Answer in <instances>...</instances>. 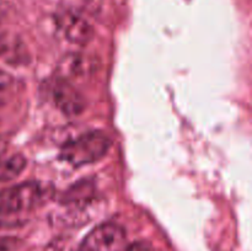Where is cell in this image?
<instances>
[{
  "label": "cell",
  "mask_w": 252,
  "mask_h": 251,
  "mask_svg": "<svg viewBox=\"0 0 252 251\" xmlns=\"http://www.w3.org/2000/svg\"><path fill=\"white\" fill-rule=\"evenodd\" d=\"M56 24L64 38L73 44L85 46L94 37L93 25L76 12H61L57 15Z\"/></svg>",
  "instance_id": "5"
},
{
  "label": "cell",
  "mask_w": 252,
  "mask_h": 251,
  "mask_svg": "<svg viewBox=\"0 0 252 251\" xmlns=\"http://www.w3.org/2000/svg\"><path fill=\"white\" fill-rule=\"evenodd\" d=\"M48 95L53 105L65 116H78L85 110L83 95L73 84L58 76L49 84Z\"/></svg>",
  "instance_id": "4"
},
{
  "label": "cell",
  "mask_w": 252,
  "mask_h": 251,
  "mask_svg": "<svg viewBox=\"0 0 252 251\" xmlns=\"http://www.w3.org/2000/svg\"><path fill=\"white\" fill-rule=\"evenodd\" d=\"M26 159L21 154L0 157V182H9L20 176L26 167Z\"/></svg>",
  "instance_id": "7"
},
{
  "label": "cell",
  "mask_w": 252,
  "mask_h": 251,
  "mask_svg": "<svg viewBox=\"0 0 252 251\" xmlns=\"http://www.w3.org/2000/svg\"><path fill=\"white\" fill-rule=\"evenodd\" d=\"M2 51V43H1V39H0V53H1Z\"/></svg>",
  "instance_id": "11"
},
{
  "label": "cell",
  "mask_w": 252,
  "mask_h": 251,
  "mask_svg": "<svg viewBox=\"0 0 252 251\" xmlns=\"http://www.w3.org/2000/svg\"><path fill=\"white\" fill-rule=\"evenodd\" d=\"M14 84V79L10 75L9 73H6L5 70L0 69V94L6 93L7 90H10Z\"/></svg>",
  "instance_id": "10"
},
{
  "label": "cell",
  "mask_w": 252,
  "mask_h": 251,
  "mask_svg": "<svg viewBox=\"0 0 252 251\" xmlns=\"http://www.w3.org/2000/svg\"><path fill=\"white\" fill-rule=\"evenodd\" d=\"M21 245V241L17 238H10V236H2L0 238V251H14L17 250Z\"/></svg>",
  "instance_id": "8"
},
{
  "label": "cell",
  "mask_w": 252,
  "mask_h": 251,
  "mask_svg": "<svg viewBox=\"0 0 252 251\" xmlns=\"http://www.w3.org/2000/svg\"><path fill=\"white\" fill-rule=\"evenodd\" d=\"M120 251H154L152 245L145 241H134L130 244H125Z\"/></svg>",
  "instance_id": "9"
},
{
  "label": "cell",
  "mask_w": 252,
  "mask_h": 251,
  "mask_svg": "<svg viewBox=\"0 0 252 251\" xmlns=\"http://www.w3.org/2000/svg\"><path fill=\"white\" fill-rule=\"evenodd\" d=\"M125 228L117 223L98 224L83 239L79 251H120L126 244Z\"/></svg>",
  "instance_id": "3"
},
{
  "label": "cell",
  "mask_w": 252,
  "mask_h": 251,
  "mask_svg": "<svg viewBox=\"0 0 252 251\" xmlns=\"http://www.w3.org/2000/svg\"><path fill=\"white\" fill-rule=\"evenodd\" d=\"M52 188L38 181H27L0 191V216H15L36 209L49 199Z\"/></svg>",
  "instance_id": "1"
},
{
  "label": "cell",
  "mask_w": 252,
  "mask_h": 251,
  "mask_svg": "<svg viewBox=\"0 0 252 251\" xmlns=\"http://www.w3.org/2000/svg\"><path fill=\"white\" fill-rule=\"evenodd\" d=\"M95 70V61L81 53H70L63 57L58 64V78L70 83L71 79L85 78Z\"/></svg>",
  "instance_id": "6"
},
{
  "label": "cell",
  "mask_w": 252,
  "mask_h": 251,
  "mask_svg": "<svg viewBox=\"0 0 252 251\" xmlns=\"http://www.w3.org/2000/svg\"><path fill=\"white\" fill-rule=\"evenodd\" d=\"M110 147L111 140L105 133L93 130L65 143L62 148L61 157L71 166H84L102 159Z\"/></svg>",
  "instance_id": "2"
}]
</instances>
